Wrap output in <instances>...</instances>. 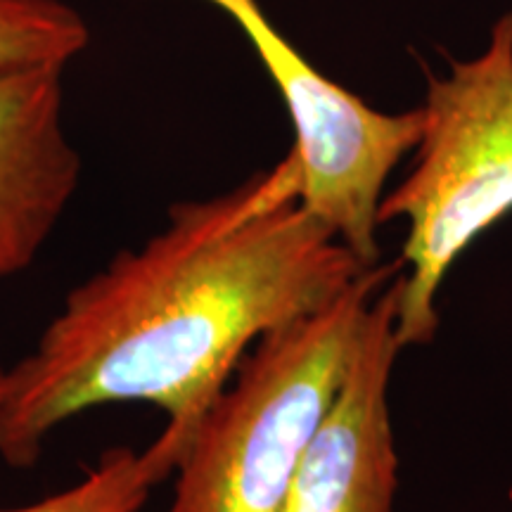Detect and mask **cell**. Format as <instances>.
I'll list each match as a JSON object with an SVG mask.
<instances>
[{
  "label": "cell",
  "instance_id": "obj_1",
  "mask_svg": "<svg viewBox=\"0 0 512 512\" xmlns=\"http://www.w3.org/2000/svg\"><path fill=\"white\" fill-rule=\"evenodd\" d=\"M366 268L306 211L292 150L223 195L174 204L162 230L76 285L8 368L0 458L36 465L57 427L119 403L159 408L185 453L249 349Z\"/></svg>",
  "mask_w": 512,
  "mask_h": 512
},
{
  "label": "cell",
  "instance_id": "obj_2",
  "mask_svg": "<svg viewBox=\"0 0 512 512\" xmlns=\"http://www.w3.org/2000/svg\"><path fill=\"white\" fill-rule=\"evenodd\" d=\"M396 264L363 271L335 302L249 349L176 467L166 512H285L299 460L342 384Z\"/></svg>",
  "mask_w": 512,
  "mask_h": 512
},
{
  "label": "cell",
  "instance_id": "obj_3",
  "mask_svg": "<svg viewBox=\"0 0 512 512\" xmlns=\"http://www.w3.org/2000/svg\"><path fill=\"white\" fill-rule=\"evenodd\" d=\"M422 114L415 166L380 207V223H408L406 271L396 275L401 347L432 342L448 271L512 211V12L494 24L482 55L430 76Z\"/></svg>",
  "mask_w": 512,
  "mask_h": 512
},
{
  "label": "cell",
  "instance_id": "obj_4",
  "mask_svg": "<svg viewBox=\"0 0 512 512\" xmlns=\"http://www.w3.org/2000/svg\"><path fill=\"white\" fill-rule=\"evenodd\" d=\"M249 38L294 126L302 204L363 266L380 264L377 228L389 176L418 147L425 114L377 112L318 72L259 0H204Z\"/></svg>",
  "mask_w": 512,
  "mask_h": 512
},
{
  "label": "cell",
  "instance_id": "obj_5",
  "mask_svg": "<svg viewBox=\"0 0 512 512\" xmlns=\"http://www.w3.org/2000/svg\"><path fill=\"white\" fill-rule=\"evenodd\" d=\"M401 349L392 280L370 306L347 375L306 444L285 512H394L399 456L389 382Z\"/></svg>",
  "mask_w": 512,
  "mask_h": 512
},
{
  "label": "cell",
  "instance_id": "obj_6",
  "mask_svg": "<svg viewBox=\"0 0 512 512\" xmlns=\"http://www.w3.org/2000/svg\"><path fill=\"white\" fill-rule=\"evenodd\" d=\"M62 67L0 76V283L46 247L81 183L64 126Z\"/></svg>",
  "mask_w": 512,
  "mask_h": 512
},
{
  "label": "cell",
  "instance_id": "obj_7",
  "mask_svg": "<svg viewBox=\"0 0 512 512\" xmlns=\"http://www.w3.org/2000/svg\"><path fill=\"white\" fill-rule=\"evenodd\" d=\"M183 451L166 434L145 451L110 448L79 482L41 501L0 512H140L152 491L176 472Z\"/></svg>",
  "mask_w": 512,
  "mask_h": 512
},
{
  "label": "cell",
  "instance_id": "obj_8",
  "mask_svg": "<svg viewBox=\"0 0 512 512\" xmlns=\"http://www.w3.org/2000/svg\"><path fill=\"white\" fill-rule=\"evenodd\" d=\"M91 43L86 19L62 0H0V76L67 67Z\"/></svg>",
  "mask_w": 512,
  "mask_h": 512
},
{
  "label": "cell",
  "instance_id": "obj_9",
  "mask_svg": "<svg viewBox=\"0 0 512 512\" xmlns=\"http://www.w3.org/2000/svg\"><path fill=\"white\" fill-rule=\"evenodd\" d=\"M5 373H8V368L0 366V396H3V389H5Z\"/></svg>",
  "mask_w": 512,
  "mask_h": 512
}]
</instances>
